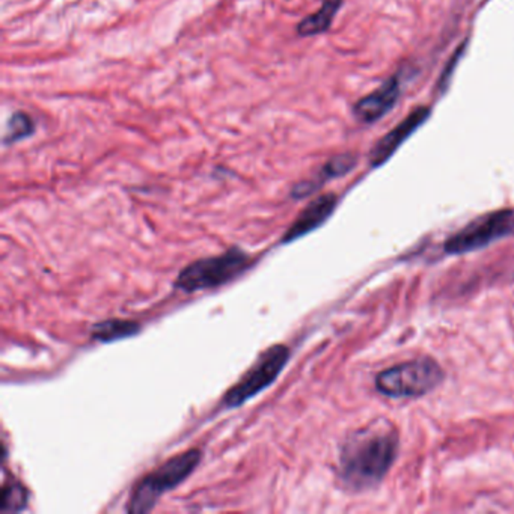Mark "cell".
<instances>
[{
    "label": "cell",
    "mask_w": 514,
    "mask_h": 514,
    "mask_svg": "<svg viewBox=\"0 0 514 514\" xmlns=\"http://www.w3.org/2000/svg\"><path fill=\"white\" fill-rule=\"evenodd\" d=\"M398 452V434L386 423H376L348 439L341 451L339 474L344 483L361 491L388 474Z\"/></svg>",
    "instance_id": "obj_1"
},
{
    "label": "cell",
    "mask_w": 514,
    "mask_h": 514,
    "mask_svg": "<svg viewBox=\"0 0 514 514\" xmlns=\"http://www.w3.org/2000/svg\"><path fill=\"white\" fill-rule=\"evenodd\" d=\"M201 458L202 452L200 448H191L162 463L134 484L125 510L132 514L151 511L165 493L180 486L195 471Z\"/></svg>",
    "instance_id": "obj_2"
},
{
    "label": "cell",
    "mask_w": 514,
    "mask_h": 514,
    "mask_svg": "<svg viewBox=\"0 0 514 514\" xmlns=\"http://www.w3.org/2000/svg\"><path fill=\"white\" fill-rule=\"evenodd\" d=\"M253 264V258L242 249H228L213 257L201 258L191 262L178 273L174 281L176 290L184 293L209 290L225 286L240 277Z\"/></svg>",
    "instance_id": "obj_3"
},
{
    "label": "cell",
    "mask_w": 514,
    "mask_h": 514,
    "mask_svg": "<svg viewBox=\"0 0 514 514\" xmlns=\"http://www.w3.org/2000/svg\"><path fill=\"white\" fill-rule=\"evenodd\" d=\"M443 381V370L430 357L403 362L376 377V388L383 396L410 398L424 396Z\"/></svg>",
    "instance_id": "obj_4"
},
{
    "label": "cell",
    "mask_w": 514,
    "mask_h": 514,
    "mask_svg": "<svg viewBox=\"0 0 514 514\" xmlns=\"http://www.w3.org/2000/svg\"><path fill=\"white\" fill-rule=\"evenodd\" d=\"M288 357L290 348L287 347L286 344H273L267 348L266 352L260 355L253 367L238 379L237 383L225 392L222 405L233 409L258 396L261 390L277 381L286 368Z\"/></svg>",
    "instance_id": "obj_5"
},
{
    "label": "cell",
    "mask_w": 514,
    "mask_h": 514,
    "mask_svg": "<svg viewBox=\"0 0 514 514\" xmlns=\"http://www.w3.org/2000/svg\"><path fill=\"white\" fill-rule=\"evenodd\" d=\"M513 227L514 211L511 210H501L491 215L481 216L467 225V228L448 238L443 251L450 255H460L484 248L498 238L511 233Z\"/></svg>",
    "instance_id": "obj_6"
},
{
    "label": "cell",
    "mask_w": 514,
    "mask_h": 514,
    "mask_svg": "<svg viewBox=\"0 0 514 514\" xmlns=\"http://www.w3.org/2000/svg\"><path fill=\"white\" fill-rule=\"evenodd\" d=\"M338 204V198L335 193H324L311 201L305 209L300 211L290 228L287 229L282 236L281 244H287L302 238L306 234L313 233L319 228L334 213L335 207Z\"/></svg>",
    "instance_id": "obj_7"
},
{
    "label": "cell",
    "mask_w": 514,
    "mask_h": 514,
    "mask_svg": "<svg viewBox=\"0 0 514 514\" xmlns=\"http://www.w3.org/2000/svg\"><path fill=\"white\" fill-rule=\"evenodd\" d=\"M429 116V107H418V109H414L412 114L407 115V118L403 119L400 124L388 132L372 150L370 162H372L373 167L383 165L392 154L396 153L401 143L410 138V134L424 124L425 119Z\"/></svg>",
    "instance_id": "obj_8"
},
{
    "label": "cell",
    "mask_w": 514,
    "mask_h": 514,
    "mask_svg": "<svg viewBox=\"0 0 514 514\" xmlns=\"http://www.w3.org/2000/svg\"><path fill=\"white\" fill-rule=\"evenodd\" d=\"M400 81L394 76L388 79L385 83H381L372 94L364 97L357 101L355 106V116L361 123L372 124L381 116H385L394 106H396L398 97H400Z\"/></svg>",
    "instance_id": "obj_9"
},
{
    "label": "cell",
    "mask_w": 514,
    "mask_h": 514,
    "mask_svg": "<svg viewBox=\"0 0 514 514\" xmlns=\"http://www.w3.org/2000/svg\"><path fill=\"white\" fill-rule=\"evenodd\" d=\"M356 156L355 154L346 153L335 156L330 158L320 171L317 180L302 181L299 184H296L291 192L293 198H305L310 196L313 192L317 191L321 184L326 181L332 180V178H338V176H346L348 172L352 171L353 167H356Z\"/></svg>",
    "instance_id": "obj_10"
},
{
    "label": "cell",
    "mask_w": 514,
    "mask_h": 514,
    "mask_svg": "<svg viewBox=\"0 0 514 514\" xmlns=\"http://www.w3.org/2000/svg\"><path fill=\"white\" fill-rule=\"evenodd\" d=\"M141 328L142 326L134 320H105L90 328V337L100 343H114L118 339L130 338L133 335H138Z\"/></svg>",
    "instance_id": "obj_11"
},
{
    "label": "cell",
    "mask_w": 514,
    "mask_h": 514,
    "mask_svg": "<svg viewBox=\"0 0 514 514\" xmlns=\"http://www.w3.org/2000/svg\"><path fill=\"white\" fill-rule=\"evenodd\" d=\"M341 5H343V0H323L319 11H315L314 14L300 21L297 32L302 37L323 34L330 28Z\"/></svg>",
    "instance_id": "obj_12"
},
{
    "label": "cell",
    "mask_w": 514,
    "mask_h": 514,
    "mask_svg": "<svg viewBox=\"0 0 514 514\" xmlns=\"http://www.w3.org/2000/svg\"><path fill=\"white\" fill-rule=\"evenodd\" d=\"M34 132V119L30 118L28 114H24V112H17L8 121L5 143L10 145V143L19 142L21 139L30 136Z\"/></svg>",
    "instance_id": "obj_13"
},
{
    "label": "cell",
    "mask_w": 514,
    "mask_h": 514,
    "mask_svg": "<svg viewBox=\"0 0 514 514\" xmlns=\"http://www.w3.org/2000/svg\"><path fill=\"white\" fill-rule=\"evenodd\" d=\"M26 504V491L17 483L4 486L2 492V511H19Z\"/></svg>",
    "instance_id": "obj_14"
},
{
    "label": "cell",
    "mask_w": 514,
    "mask_h": 514,
    "mask_svg": "<svg viewBox=\"0 0 514 514\" xmlns=\"http://www.w3.org/2000/svg\"><path fill=\"white\" fill-rule=\"evenodd\" d=\"M462 53H463L462 48H458V53H456V55H454V57H452L451 61H450V63L451 64L448 65L447 70H445V73H443L442 79H441V81H439V86L442 85V88H447L448 79H450V76H451V70H454V67L458 65V57H460V55H462Z\"/></svg>",
    "instance_id": "obj_15"
}]
</instances>
